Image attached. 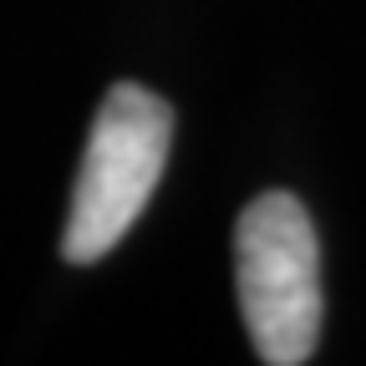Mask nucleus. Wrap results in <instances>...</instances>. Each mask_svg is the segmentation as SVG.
I'll use <instances>...</instances> for the list:
<instances>
[{"label": "nucleus", "instance_id": "f257e3e1", "mask_svg": "<svg viewBox=\"0 0 366 366\" xmlns=\"http://www.w3.org/2000/svg\"><path fill=\"white\" fill-rule=\"evenodd\" d=\"M234 285L254 356L300 366L320 341V244L295 194H259L234 224Z\"/></svg>", "mask_w": 366, "mask_h": 366}, {"label": "nucleus", "instance_id": "f03ea898", "mask_svg": "<svg viewBox=\"0 0 366 366\" xmlns=\"http://www.w3.org/2000/svg\"><path fill=\"white\" fill-rule=\"evenodd\" d=\"M168 143H173V112L158 92L117 81L102 97L61 234V254L71 264H92L107 249H117V239L137 224V214L148 209L158 189Z\"/></svg>", "mask_w": 366, "mask_h": 366}]
</instances>
